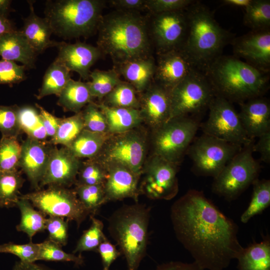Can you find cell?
Segmentation results:
<instances>
[{
  "instance_id": "1",
  "label": "cell",
  "mask_w": 270,
  "mask_h": 270,
  "mask_svg": "<svg viewBox=\"0 0 270 270\" xmlns=\"http://www.w3.org/2000/svg\"><path fill=\"white\" fill-rule=\"evenodd\" d=\"M170 218L177 238L204 270H223L244 248L236 224L202 192L190 190L174 202Z\"/></svg>"
},
{
  "instance_id": "2",
  "label": "cell",
  "mask_w": 270,
  "mask_h": 270,
  "mask_svg": "<svg viewBox=\"0 0 270 270\" xmlns=\"http://www.w3.org/2000/svg\"><path fill=\"white\" fill-rule=\"evenodd\" d=\"M97 31V47L111 58L114 66L152 56L146 18L140 12L116 10L102 15Z\"/></svg>"
},
{
  "instance_id": "3",
  "label": "cell",
  "mask_w": 270,
  "mask_h": 270,
  "mask_svg": "<svg viewBox=\"0 0 270 270\" xmlns=\"http://www.w3.org/2000/svg\"><path fill=\"white\" fill-rule=\"evenodd\" d=\"M216 94L240 104L260 97L268 89V73L236 56H220L202 70Z\"/></svg>"
},
{
  "instance_id": "4",
  "label": "cell",
  "mask_w": 270,
  "mask_h": 270,
  "mask_svg": "<svg viewBox=\"0 0 270 270\" xmlns=\"http://www.w3.org/2000/svg\"><path fill=\"white\" fill-rule=\"evenodd\" d=\"M188 28L182 49L201 70L220 53L230 34L218 24L212 12L195 2L186 9Z\"/></svg>"
},
{
  "instance_id": "5",
  "label": "cell",
  "mask_w": 270,
  "mask_h": 270,
  "mask_svg": "<svg viewBox=\"0 0 270 270\" xmlns=\"http://www.w3.org/2000/svg\"><path fill=\"white\" fill-rule=\"evenodd\" d=\"M150 211L142 204L124 205L108 219L109 233L120 246L128 270H138L146 254Z\"/></svg>"
},
{
  "instance_id": "6",
  "label": "cell",
  "mask_w": 270,
  "mask_h": 270,
  "mask_svg": "<svg viewBox=\"0 0 270 270\" xmlns=\"http://www.w3.org/2000/svg\"><path fill=\"white\" fill-rule=\"evenodd\" d=\"M103 0H48L45 18L53 34L64 39L88 38L93 34L106 6Z\"/></svg>"
},
{
  "instance_id": "7",
  "label": "cell",
  "mask_w": 270,
  "mask_h": 270,
  "mask_svg": "<svg viewBox=\"0 0 270 270\" xmlns=\"http://www.w3.org/2000/svg\"><path fill=\"white\" fill-rule=\"evenodd\" d=\"M253 144L243 146L214 178V192L232 201L258 178L260 166L252 156Z\"/></svg>"
},
{
  "instance_id": "8",
  "label": "cell",
  "mask_w": 270,
  "mask_h": 270,
  "mask_svg": "<svg viewBox=\"0 0 270 270\" xmlns=\"http://www.w3.org/2000/svg\"><path fill=\"white\" fill-rule=\"evenodd\" d=\"M199 123L188 116L174 118L154 130V154L178 164L194 139Z\"/></svg>"
},
{
  "instance_id": "9",
  "label": "cell",
  "mask_w": 270,
  "mask_h": 270,
  "mask_svg": "<svg viewBox=\"0 0 270 270\" xmlns=\"http://www.w3.org/2000/svg\"><path fill=\"white\" fill-rule=\"evenodd\" d=\"M216 95L204 72L198 68L194 70L170 90L169 120L197 114L208 108Z\"/></svg>"
},
{
  "instance_id": "10",
  "label": "cell",
  "mask_w": 270,
  "mask_h": 270,
  "mask_svg": "<svg viewBox=\"0 0 270 270\" xmlns=\"http://www.w3.org/2000/svg\"><path fill=\"white\" fill-rule=\"evenodd\" d=\"M242 147L204 134L194 140L186 154L196 174L214 178Z\"/></svg>"
},
{
  "instance_id": "11",
  "label": "cell",
  "mask_w": 270,
  "mask_h": 270,
  "mask_svg": "<svg viewBox=\"0 0 270 270\" xmlns=\"http://www.w3.org/2000/svg\"><path fill=\"white\" fill-rule=\"evenodd\" d=\"M20 196L29 200L45 216L66 218L68 220L74 221L78 227L90 214L78 198L74 190L68 188L49 186L46 190L40 189Z\"/></svg>"
},
{
  "instance_id": "12",
  "label": "cell",
  "mask_w": 270,
  "mask_h": 270,
  "mask_svg": "<svg viewBox=\"0 0 270 270\" xmlns=\"http://www.w3.org/2000/svg\"><path fill=\"white\" fill-rule=\"evenodd\" d=\"M208 108V118L202 126L204 134L242 146L253 142L244 129L238 112L230 101L216 94Z\"/></svg>"
},
{
  "instance_id": "13",
  "label": "cell",
  "mask_w": 270,
  "mask_h": 270,
  "mask_svg": "<svg viewBox=\"0 0 270 270\" xmlns=\"http://www.w3.org/2000/svg\"><path fill=\"white\" fill-rule=\"evenodd\" d=\"M186 9L149 13L146 16L148 35L156 54L182 48L188 28Z\"/></svg>"
},
{
  "instance_id": "14",
  "label": "cell",
  "mask_w": 270,
  "mask_h": 270,
  "mask_svg": "<svg viewBox=\"0 0 270 270\" xmlns=\"http://www.w3.org/2000/svg\"><path fill=\"white\" fill-rule=\"evenodd\" d=\"M146 154V142L138 132L130 130L116 134L105 143L97 159L104 166L118 164L123 166L140 176Z\"/></svg>"
},
{
  "instance_id": "15",
  "label": "cell",
  "mask_w": 270,
  "mask_h": 270,
  "mask_svg": "<svg viewBox=\"0 0 270 270\" xmlns=\"http://www.w3.org/2000/svg\"><path fill=\"white\" fill-rule=\"evenodd\" d=\"M141 192L152 200H170L178 190L177 164L154 154L144 170Z\"/></svg>"
},
{
  "instance_id": "16",
  "label": "cell",
  "mask_w": 270,
  "mask_h": 270,
  "mask_svg": "<svg viewBox=\"0 0 270 270\" xmlns=\"http://www.w3.org/2000/svg\"><path fill=\"white\" fill-rule=\"evenodd\" d=\"M81 163L66 146L58 148L54 146L51 150L40 188L45 186H58L68 188L76 182Z\"/></svg>"
},
{
  "instance_id": "17",
  "label": "cell",
  "mask_w": 270,
  "mask_h": 270,
  "mask_svg": "<svg viewBox=\"0 0 270 270\" xmlns=\"http://www.w3.org/2000/svg\"><path fill=\"white\" fill-rule=\"evenodd\" d=\"M236 56L254 68L268 73L270 68V29L252 30L233 41Z\"/></svg>"
},
{
  "instance_id": "18",
  "label": "cell",
  "mask_w": 270,
  "mask_h": 270,
  "mask_svg": "<svg viewBox=\"0 0 270 270\" xmlns=\"http://www.w3.org/2000/svg\"><path fill=\"white\" fill-rule=\"evenodd\" d=\"M156 56L154 82L170 90L198 68L182 48Z\"/></svg>"
},
{
  "instance_id": "19",
  "label": "cell",
  "mask_w": 270,
  "mask_h": 270,
  "mask_svg": "<svg viewBox=\"0 0 270 270\" xmlns=\"http://www.w3.org/2000/svg\"><path fill=\"white\" fill-rule=\"evenodd\" d=\"M170 90L153 82L143 92L138 94L139 111L142 120L154 130L170 119Z\"/></svg>"
},
{
  "instance_id": "20",
  "label": "cell",
  "mask_w": 270,
  "mask_h": 270,
  "mask_svg": "<svg viewBox=\"0 0 270 270\" xmlns=\"http://www.w3.org/2000/svg\"><path fill=\"white\" fill-rule=\"evenodd\" d=\"M22 145L20 168L25 173L32 188L40 190L51 150L54 145L48 140L41 141L27 137Z\"/></svg>"
},
{
  "instance_id": "21",
  "label": "cell",
  "mask_w": 270,
  "mask_h": 270,
  "mask_svg": "<svg viewBox=\"0 0 270 270\" xmlns=\"http://www.w3.org/2000/svg\"><path fill=\"white\" fill-rule=\"evenodd\" d=\"M58 48L56 60L84 80L90 78V68L103 55L97 46L80 42L74 44L61 42Z\"/></svg>"
},
{
  "instance_id": "22",
  "label": "cell",
  "mask_w": 270,
  "mask_h": 270,
  "mask_svg": "<svg viewBox=\"0 0 270 270\" xmlns=\"http://www.w3.org/2000/svg\"><path fill=\"white\" fill-rule=\"evenodd\" d=\"M104 166L107 170V177L104 184V198L102 204L129 198L138 202V186L140 176L120 164H109Z\"/></svg>"
},
{
  "instance_id": "23",
  "label": "cell",
  "mask_w": 270,
  "mask_h": 270,
  "mask_svg": "<svg viewBox=\"0 0 270 270\" xmlns=\"http://www.w3.org/2000/svg\"><path fill=\"white\" fill-rule=\"evenodd\" d=\"M239 116L247 136L252 140L270 131V104L258 97L240 103Z\"/></svg>"
},
{
  "instance_id": "24",
  "label": "cell",
  "mask_w": 270,
  "mask_h": 270,
  "mask_svg": "<svg viewBox=\"0 0 270 270\" xmlns=\"http://www.w3.org/2000/svg\"><path fill=\"white\" fill-rule=\"evenodd\" d=\"M28 2L30 14L24 19V26L20 30L28 44L37 54L49 48L58 47L60 42L50 40L53 32L48 20L46 18L40 17L36 14L34 2Z\"/></svg>"
},
{
  "instance_id": "25",
  "label": "cell",
  "mask_w": 270,
  "mask_h": 270,
  "mask_svg": "<svg viewBox=\"0 0 270 270\" xmlns=\"http://www.w3.org/2000/svg\"><path fill=\"white\" fill-rule=\"evenodd\" d=\"M114 68L139 94L154 82L156 60L153 56L137 58L114 66Z\"/></svg>"
},
{
  "instance_id": "26",
  "label": "cell",
  "mask_w": 270,
  "mask_h": 270,
  "mask_svg": "<svg viewBox=\"0 0 270 270\" xmlns=\"http://www.w3.org/2000/svg\"><path fill=\"white\" fill-rule=\"evenodd\" d=\"M37 55L20 30L0 36V56L3 60L19 62L26 68H33Z\"/></svg>"
},
{
  "instance_id": "27",
  "label": "cell",
  "mask_w": 270,
  "mask_h": 270,
  "mask_svg": "<svg viewBox=\"0 0 270 270\" xmlns=\"http://www.w3.org/2000/svg\"><path fill=\"white\" fill-rule=\"evenodd\" d=\"M98 105L106 117L108 134H116L132 130L142 120L138 109L110 107L102 103Z\"/></svg>"
},
{
  "instance_id": "28",
  "label": "cell",
  "mask_w": 270,
  "mask_h": 270,
  "mask_svg": "<svg viewBox=\"0 0 270 270\" xmlns=\"http://www.w3.org/2000/svg\"><path fill=\"white\" fill-rule=\"evenodd\" d=\"M57 104L64 112L75 114L82 110L88 104L92 102L88 82L76 81L72 78L68 82L60 94Z\"/></svg>"
},
{
  "instance_id": "29",
  "label": "cell",
  "mask_w": 270,
  "mask_h": 270,
  "mask_svg": "<svg viewBox=\"0 0 270 270\" xmlns=\"http://www.w3.org/2000/svg\"><path fill=\"white\" fill-rule=\"evenodd\" d=\"M236 260L238 270H270L269 236L244 248Z\"/></svg>"
},
{
  "instance_id": "30",
  "label": "cell",
  "mask_w": 270,
  "mask_h": 270,
  "mask_svg": "<svg viewBox=\"0 0 270 270\" xmlns=\"http://www.w3.org/2000/svg\"><path fill=\"white\" fill-rule=\"evenodd\" d=\"M108 133L90 132L84 129L68 148L80 158H96L100 152L107 140Z\"/></svg>"
},
{
  "instance_id": "31",
  "label": "cell",
  "mask_w": 270,
  "mask_h": 270,
  "mask_svg": "<svg viewBox=\"0 0 270 270\" xmlns=\"http://www.w3.org/2000/svg\"><path fill=\"white\" fill-rule=\"evenodd\" d=\"M70 79V71L55 60L45 72L36 98L40 100L52 94L58 96Z\"/></svg>"
},
{
  "instance_id": "32",
  "label": "cell",
  "mask_w": 270,
  "mask_h": 270,
  "mask_svg": "<svg viewBox=\"0 0 270 270\" xmlns=\"http://www.w3.org/2000/svg\"><path fill=\"white\" fill-rule=\"evenodd\" d=\"M16 206L21 214L20 222L16 227L18 231L26 234L31 240L36 233L46 230V218L42 212L35 210L29 200L20 196Z\"/></svg>"
},
{
  "instance_id": "33",
  "label": "cell",
  "mask_w": 270,
  "mask_h": 270,
  "mask_svg": "<svg viewBox=\"0 0 270 270\" xmlns=\"http://www.w3.org/2000/svg\"><path fill=\"white\" fill-rule=\"evenodd\" d=\"M18 120L22 132L30 138L46 141L48 138L38 108L32 106L18 108Z\"/></svg>"
},
{
  "instance_id": "34",
  "label": "cell",
  "mask_w": 270,
  "mask_h": 270,
  "mask_svg": "<svg viewBox=\"0 0 270 270\" xmlns=\"http://www.w3.org/2000/svg\"><path fill=\"white\" fill-rule=\"evenodd\" d=\"M253 192L250 204L240 216L242 223L262 213L270 204V180H256L252 184Z\"/></svg>"
},
{
  "instance_id": "35",
  "label": "cell",
  "mask_w": 270,
  "mask_h": 270,
  "mask_svg": "<svg viewBox=\"0 0 270 270\" xmlns=\"http://www.w3.org/2000/svg\"><path fill=\"white\" fill-rule=\"evenodd\" d=\"M90 78L92 80L88 84L90 94L94 98L100 100L104 98L122 81L114 68L108 70L96 69L90 72Z\"/></svg>"
},
{
  "instance_id": "36",
  "label": "cell",
  "mask_w": 270,
  "mask_h": 270,
  "mask_svg": "<svg viewBox=\"0 0 270 270\" xmlns=\"http://www.w3.org/2000/svg\"><path fill=\"white\" fill-rule=\"evenodd\" d=\"M104 98L102 104L108 106L139 109L138 94L126 82L117 84Z\"/></svg>"
},
{
  "instance_id": "37",
  "label": "cell",
  "mask_w": 270,
  "mask_h": 270,
  "mask_svg": "<svg viewBox=\"0 0 270 270\" xmlns=\"http://www.w3.org/2000/svg\"><path fill=\"white\" fill-rule=\"evenodd\" d=\"M84 129L82 111L62 118L55 135L48 142L52 144L68 147Z\"/></svg>"
},
{
  "instance_id": "38",
  "label": "cell",
  "mask_w": 270,
  "mask_h": 270,
  "mask_svg": "<svg viewBox=\"0 0 270 270\" xmlns=\"http://www.w3.org/2000/svg\"><path fill=\"white\" fill-rule=\"evenodd\" d=\"M244 11V23L252 30L270 29L269 0H252Z\"/></svg>"
},
{
  "instance_id": "39",
  "label": "cell",
  "mask_w": 270,
  "mask_h": 270,
  "mask_svg": "<svg viewBox=\"0 0 270 270\" xmlns=\"http://www.w3.org/2000/svg\"><path fill=\"white\" fill-rule=\"evenodd\" d=\"M24 182L18 170L0 174V204L1 207L16 206L20 188Z\"/></svg>"
},
{
  "instance_id": "40",
  "label": "cell",
  "mask_w": 270,
  "mask_h": 270,
  "mask_svg": "<svg viewBox=\"0 0 270 270\" xmlns=\"http://www.w3.org/2000/svg\"><path fill=\"white\" fill-rule=\"evenodd\" d=\"M22 145L18 138L2 136L0 140V174L18 170Z\"/></svg>"
},
{
  "instance_id": "41",
  "label": "cell",
  "mask_w": 270,
  "mask_h": 270,
  "mask_svg": "<svg viewBox=\"0 0 270 270\" xmlns=\"http://www.w3.org/2000/svg\"><path fill=\"white\" fill-rule=\"evenodd\" d=\"M92 224L90 228L84 230L78 240L74 254L87 251L97 252L98 248L100 244L106 238L104 232V224L102 222L90 216Z\"/></svg>"
},
{
  "instance_id": "42",
  "label": "cell",
  "mask_w": 270,
  "mask_h": 270,
  "mask_svg": "<svg viewBox=\"0 0 270 270\" xmlns=\"http://www.w3.org/2000/svg\"><path fill=\"white\" fill-rule=\"evenodd\" d=\"M76 184H104L107 177L105 166L97 159L90 158L82 164H81Z\"/></svg>"
},
{
  "instance_id": "43",
  "label": "cell",
  "mask_w": 270,
  "mask_h": 270,
  "mask_svg": "<svg viewBox=\"0 0 270 270\" xmlns=\"http://www.w3.org/2000/svg\"><path fill=\"white\" fill-rule=\"evenodd\" d=\"M74 190L78 198L90 214H94L103 204L104 184H76Z\"/></svg>"
},
{
  "instance_id": "44",
  "label": "cell",
  "mask_w": 270,
  "mask_h": 270,
  "mask_svg": "<svg viewBox=\"0 0 270 270\" xmlns=\"http://www.w3.org/2000/svg\"><path fill=\"white\" fill-rule=\"evenodd\" d=\"M61 247L49 239L40 243L38 260L72 262L78 266L83 264L84 258L80 255L66 253Z\"/></svg>"
},
{
  "instance_id": "45",
  "label": "cell",
  "mask_w": 270,
  "mask_h": 270,
  "mask_svg": "<svg viewBox=\"0 0 270 270\" xmlns=\"http://www.w3.org/2000/svg\"><path fill=\"white\" fill-rule=\"evenodd\" d=\"M82 112L84 130L96 132L108 133L106 117L98 104L93 102L89 103Z\"/></svg>"
},
{
  "instance_id": "46",
  "label": "cell",
  "mask_w": 270,
  "mask_h": 270,
  "mask_svg": "<svg viewBox=\"0 0 270 270\" xmlns=\"http://www.w3.org/2000/svg\"><path fill=\"white\" fill-rule=\"evenodd\" d=\"M18 108L16 105H0V132L2 136L18 138L23 133L18 120Z\"/></svg>"
},
{
  "instance_id": "47",
  "label": "cell",
  "mask_w": 270,
  "mask_h": 270,
  "mask_svg": "<svg viewBox=\"0 0 270 270\" xmlns=\"http://www.w3.org/2000/svg\"><path fill=\"white\" fill-rule=\"evenodd\" d=\"M24 65H18L14 62L5 60H0V84L12 86L26 79Z\"/></svg>"
},
{
  "instance_id": "48",
  "label": "cell",
  "mask_w": 270,
  "mask_h": 270,
  "mask_svg": "<svg viewBox=\"0 0 270 270\" xmlns=\"http://www.w3.org/2000/svg\"><path fill=\"white\" fill-rule=\"evenodd\" d=\"M46 230L48 239L60 246H66L68 238V220L58 216H49L46 219Z\"/></svg>"
},
{
  "instance_id": "49",
  "label": "cell",
  "mask_w": 270,
  "mask_h": 270,
  "mask_svg": "<svg viewBox=\"0 0 270 270\" xmlns=\"http://www.w3.org/2000/svg\"><path fill=\"white\" fill-rule=\"evenodd\" d=\"M3 245L4 252L10 253L17 256L20 261L32 263L38 260L39 244L32 242L26 244H6Z\"/></svg>"
},
{
  "instance_id": "50",
  "label": "cell",
  "mask_w": 270,
  "mask_h": 270,
  "mask_svg": "<svg viewBox=\"0 0 270 270\" xmlns=\"http://www.w3.org/2000/svg\"><path fill=\"white\" fill-rule=\"evenodd\" d=\"M192 0H146V10L150 14H158L187 8L195 2Z\"/></svg>"
},
{
  "instance_id": "51",
  "label": "cell",
  "mask_w": 270,
  "mask_h": 270,
  "mask_svg": "<svg viewBox=\"0 0 270 270\" xmlns=\"http://www.w3.org/2000/svg\"><path fill=\"white\" fill-rule=\"evenodd\" d=\"M102 265V270H110L112 264L121 254L116 246L106 238L98 248Z\"/></svg>"
},
{
  "instance_id": "52",
  "label": "cell",
  "mask_w": 270,
  "mask_h": 270,
  "mask_svg": "<svg viewBox=\"0 0 270 270\" xmlns=\"http://www.w3.org/2000/svg\"><path fill=\"white\" fill-rule=\"evenodd\" d=\"M36 107L40 112L48 136L52 138L55 135L62 118L56 117L37 104Z\"/></svg>"
},
{
  "instance_id": "53",
  "label": "cell",
  "mask_w": 270,
  "mask_h": 270,
  "mask_svg": "<svg viewBox=\"0 0 270 270\" xmlns=\"http://www.w3.org/2000/svg\"><path fill=\"white\" fill-rule=\"evenodd\" d=\"M117 10L140 12L146 10V0H111L107 1Z\"/></svg>"
},
{
  "instance_id": "54",
  "label": "cell",
  "mask_w": 270,
  "mask_h": 270,
  "mask_svg": "<svg viewBox=\"0 0 270 270\" xmlns=\"http://www.w3.org/2000/svg\"><path fill=\"white\" fill-rule=\"evenodd\" d=\"M253 152H258L262 161L266 163L270 162V131L258 137L256 144H253Z\"/></svg>"
},
{
  "instance_id": "55",
  "label": "cell",
  "mask_w": 270,
  "mask_h": 270,
  "mask_svg": "<svg viewBox=\"0 0 270 270\" xmlns=\"http://www.w3.org/2000/svg\"><path fill=\"white\" fill-rule=\"evenodd\" d=\"M155 270H204L194 262L184 263L180 262H170L161 264Z\"/></svg>"
},
{
  "instance_id": "56",
  "label": "cell",
  "mask_w": 270,
  "mask_h": 270,
  "mask_svg": "<svg viewBox=\"0 0 270 270\" xmlns=\"http://www.w3.org/2000/svg\"><path fill=\"white\" fill-rule=\"evenodd\" d=\"M12 270H52L44 266L38 264L34 262L28 263L21 261L16 262Z\"/></svg>"
},
{
  "instance_id": "57",
  "label": "cell",
  "mask_w": 270,
  "mask_h": 270,
  "mask_svg": "<svg viewBox=\"0 0 270 270\" xmlns=\"http://www.w3.org/2000/svg\"><path fill=\"white\" fill-rule=\"evenodd\" d=\"M16 30L13 22L7 16L0 15V36Z\"/></svg>"
},
{
  "instance_id": "58",
  "label": "cell",
  "mask_w": 270,
  "mask_h": 270,
  "mask_svg": "<svg viewBox=\"0 0 270 270\" xmlns=\"http://www.w3.org/2000/svg\"><path fill=\"white\" fill-rule=\"evenodd\" d=\"M252 0H224L222 2L226 5L236 7L246 8L252 2Z\"/></svg>"
},
{
  "instance_id": "59",
  "label": "cell",
  "mask_w": 270,
  "mask_h": 270,
  "mask_svg": "<svg viewBox=\"0 0 270 270\" xmlns=\"http://www.w3.org/2000/svg\"><path fill=\"white\" fill-rule=\"evenodd\" d=\"M11 3L12 1L10 0H0V15L8 17V14L12 11Z\"/></svg>"
},
{
  "instance_id": "60",
  "label": "cell",
  "mask_w": 270,
  "mask_h": 270,
  "mask_svg": "<svg viewBox=\"0 0 270 270\" xmlns=\"http://www.w3.org/2000/svg\"><path fill=\"white\" fill-rule=\"evenodd\" d=\"M0 252H4L3 245H0Z\"/></svg>"
},
{
  "instance_id": "61",
  "label": "cell",
  "mask_w": 270,
  "mask_h": 270,
  "mask_svg": "<svg viewBox=\"0 0 270 270\" xmlns=\"http://www.w3.org/2000/svg\"><path fill=\"white\" fill-rule=\"evenodd\" d=\"M0 207H1V206H0Z\"/></svg>"
}]
</instances>
